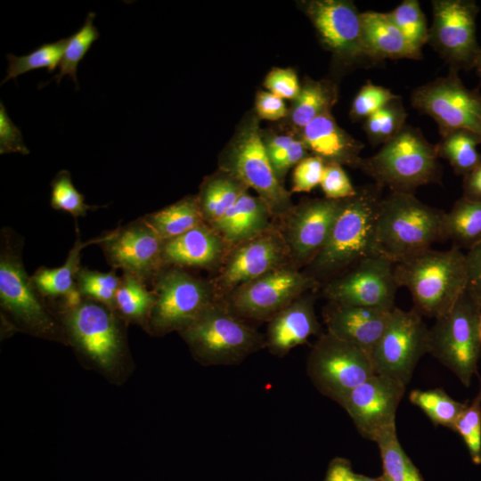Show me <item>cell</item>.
Instances as JSON below:
<instances>
[{
	"label": "cell",
	"mask_w": 481,
	"mask_h": 481,
	"mask_svg": "<svg viewBox=\"0 0 481 481\" xmlns=\"http://www.w3.org/2000/svg\"><path fill=\"white\" fill-rule=\"evenodd\" d=\"M381 197L377 184L357 189L342 201L328 240L306 266V274L319 283L340 275L362 259L378 255L375 228Z\"/></svg>",
	"instance_id": "1"
},
{
	"label": "cell",
	"mask_w": 481,
	"mask_h": 481,
	"mask_svg": "<svg viewBox=\"0 0 481 481\" xmlns=\"http://www.w3.org/2000/svg\"><path fill=\"white\" fill-rule=\"evenodd\" d=\"M398 288L411 293L413 310L436 319L447 313L467 289L466 256L453 247L449 250L427 249L395 264Z\"/></svg>",
	"instance_id": "2"
},
{
	"label": "cell",
	"mask_w": 481,
	"mask_h": 481,
	"mask_svg": "<svg viewBox=\"0 0 481 481\" xmlns=\"http://www.w3.org/2000/svg\"><path fill=\"white\" fill-rule=\"evenodd\" d=\"M445 212L419 200L413 193L391 192L382 198L375 228L378 255L394 264L445 240Z\"/></svg>",
	"instance_id": "3"
},
{
	"label": "cell",
	"mask_w": 481,
	"mask_h": 481,
	"mask_svg": "<svg viewBox=\"0 0 481 481\" xmlns=\"http://www.w3.org/2000/svg\"><path fill=\"white\" fill-rule=\"evenodd\" d=\"M359 168L392 192L413 193L420 186L440 183L442 177L436 144L408 125L377 153L363 159Z\"/></svg>",
	"instance_id": "4"
},
{
	"label": "cell",
	"mask_w": 481,
	"mask_h": 481,
	"mask_svg": "<svg viewBox=\"0 0 481 481\" xmlns=\"http://www.w3.org/2000/svg\"><path fill=\"white\" fill-rule=\"evenodd\" d=\"M481 304L465 290L429 329L428 354L469 387L481 354Z\"/></svg>",
	"instance_id": "5"
},
{
	"label": "cell",
	"mask_w": 481,
	"mask_h": 481,
	"mask_svg": "<svg viewBox=\"0 0 481 481\" xmlns=\"http://www.w3.org/2000/svg\"><path fill=\"white\" fill-rule=\"evenodd\" d=\"M182 331L196 353L210 364L239 363L265 346L263 335L217 300Z\"/></svg>",
	"instance_id": "6"
},
{
	"label": "cell",
	"mask_w": 481,
	"mask_h": 481,
	"mask_svg": "<svg viewBox=\"0 0 481 481\" xmlns=\"http://www.w3.org/2000/svg\"><path fill=\"white\" fill-rule=\"evenodd\" d=\"M306 372L316 389L338 404L376 374L370 353L328 332L313 346Z\"/></svg>",
	"instance_id": "7"
},
{
	"label": "cell",
	"mask_w": 481,
	"mask_h": 481,
	"mask_svg": "<svg viewBox=\"0 0 481 481\" xmlns=\"http://www.w3.org/2000/svg\"><path fill=\"white\" fill-rule=\"evenodd\" d=\"M224 170L257 192L273 218H284L294 208L271 164L257 122L252 120L239 133L226 158Z\"/></svg>",
	"instance_id": "8"
},
{
	"label": "cell",
	"mask_w": 481,
	"mask_h": 481,
	"mask_svg": "<svg viewBox=\"0 0 481 481\" xmlns=\"http://www.w3.org/2000/svg\"><path fill=\"white\" fill-rule=\"evenodd\" d=\"M428 338L429 329L420 314L413 309L404 311L395 306L371 352L375 373L407 386L417 363L428 354Z\"/></svg>",
	"instance_id": "9"
},
{
	"label": "cell",
	"mask_w": 481,
	"mask_h": 481,
	"mask_svg": "<svg viewBox=\"0 0 481 481\" xmlns=\"http://www.w3.org/2000/svg\"><path fill=\"white\" fill-rule=\"evenodd\" d=\"M412 106L432 118L440 135L465 129L481 135V94L464 86L458 71L426 83L413 90Z\"/></svg>",
	"instance_id": "10"
},
{
	"label": "cell",
	"mask_w": 481,
	"mask_h": 481,
	"mask_svg": "<svg viewBox=\"0 0 481 481\" xmlns=\"http://www.w3.org/2000/svg\"><path fill=\"white\" fill-rule=\"evenodd\" d=\"M431 4L433 21L428 43L450 69L475 68L481 55L477 38V4L473 0H434Z\"/></svg>",
	"instance_id": "11"
},
{
	"label": "cell",
	"mask_w": 481,
	"mask_h": 481,
	"mask_svg": "<svg viewBox=\"0 0 481 481\" xmlns=\"http://www.w3.org/2000/svg\"><path fill=\"white\" fill-rule=\"evenodd\" d=\"M318 285L313 277L286 265L236 289L227 296L226 306L239 317L271 319Z\"/></svg>",
	"instance_id": "12"
},
{
	"label": "cell",
	"mask_w": 481,
	"mask_h": 481,
	"mask_svg": "<svg viewBox=\"0 0 481 481\" xmlns=\"http://www.w3.org/2000/svg\"><path fill=\"white\" fill-rule=\"evenodd\" d=\"M22 241L6 228L1 232L0 301L1 306L18 321L39 333L54 332L55 324L49 316L41 296L21 261Z\"/></svg>",
	"instance_id": "13"
},
{
	"label": "cell",
	"mask_w": 481,
	"mask_h": 481,
	"mask_svg": "<svg viewBox=\"0 0 481 481\" xmlns=\"http://www.w3.org/2000/svg\"><path fill=\"white\" fill-rule=\"evenodd\" d=\"M164 268L153 281L151 325L160 331L183 330L216 299L211 282L181 268Z\"/></svg>",
	"instance_id": "14"
},
{
	"label": "cell",
	"mask_w": 481,
	"mask_h": 481,
	"mask_svg": "<svg viewBox=\"0 0 481 481\" xmlns=\"http://www.w3.org/2000/svg\"><path fill=\"white\" fill-rule=\"evenodd\" d=\"M394 267L384 256L365 257L329 281L323 294L330 302L391 311L398 289Z\"/></svg>",
	"instance_id": "15"
},
{
	"label": "cell",
	"mask_w": 481,
	"mask_h": 481,
	"mask_svg": "<svg viewBox=\"0 0 481 481\" xmlns=\"http://www.w3.org/2000/svg\"><path fill=\"white\" fill-rule=\"evenodd\" d=\"M289 258L283 235L275 227L232 248L211 282L216 299L225 298L245 283L288 265Z\"/></svg>",
	"instance_id": "16"
},
{
	"label": "cell",
	"mask_w": 481,
	"mask_h": 481,
	"mask_svg": "<svg viewBox=\"0 0 481 481\" xmlns=\"http://www.w3.org/2000/svg\"><path fill=\"white\" fill-rule=\"evenodd\" d=\"M406 386L375 374L350 391L338 404L352 419L358 432L376 442L395 428V413Z\"/></svg>",
	"instance_id": "17"
},
{
	"label": "cell",
	"mask_w": 481,
	"mask_h": 481,
	"mask_svg": "<svg viewBox=\"0 0 481 481\" xmlns=\"http://www.w3.org/2000/svg\"><path fill=\"white\" fill-rule=\"evenodd\" d=\"M164 241L140 217L112 230L110 236L100 245L110 265L146 283L154 281L166 266L162 258Z\"/></svg>",
	"instance_id": "18"
},
{
	"label": "cell",
	"mask_w": 481,
	"mask_h": 481,
	"mask_svg": "<svg viewBox=\"0 0 481 481\" xmlns=\"http://www.w3.org/2000/svg\"><path fill=\"white\" fill-rule=\"evenodd\" d=\"M342 201L326 198L311 200L294 207L283 218L284 227L281 232L293 266H307L322 249Z\"/></svg>",
	"instance_id": "19"
},
{
	"label": "cell",
	"mask_w": 481,
	"mask_h": 481,
	"mask_svg": "<svg viewBox=\"0 0 481 481\" xmlns=\"http://www.w3.org/2000/svg\"><path fill=\"white\" fill-rule=\"evenodd\" d=\"M306 12L323 44L333 53L346 62L367 59L361 12L352 2L309 1L306 4Z\"/></svg>",
	"instance_id": "20"
},
{
	"label": "cell",
	"mask_w": 481,
	"mask_h": 481,
	"mask_svg": "<svg viewBox=\"0 0 481 481\" xmlns=\"http://www.w3.org/2000/svg\"><path fill=\"white\" fill-rule=\"evenodd\" d=\"M65 307L66 324L74 341L94 360L110 365L120 349L119 331L111 308L85 298Z\"/></svg>",
	"instance_id": "21"
},
{
	"label": "cell",
	"mask_w": 481,
	"mask_h": 481,
	"mask_svg": "<svg viewBox=\"0 0 481 481\" xmlns=\"http://www.w3.org/2000/svg\"><path fill=\"white\" fill-rule=\"evenodd\" d=\"M391 311L330 302L323 307L327 332L370 353L383 334Z\"/></svg>",
	"instance_id": "22"
},
{
	"label": "cell",
	"mask_w": 481,
	"mask_h": 481,
	"mask_svg": "<svg viewBox=\"0 0 481 481\" xmlns=\"http://www.w3.org/2000/svg\"><path fill=\"white\" fill-rule=\"evenodd\" d=\"M315 297L305 293L270 319L265 346L276 356L286 355L292 348L319 334L321 325L314 311Z\"/></svg>",
	"instance_id": "23"
},
{
	"label": "cell",
	"mask_w": 481,
	"mask_h": 481,
	"mask_svg": "<svg viewBox=\"0 0 481 481\" xmlns=\"http://www.w3.org/2000/svg\"><path fill=\"white\" fill-rule=\"evenodd\" d=\"M306 149L325 164L335 163L359 168L363 144L352 137L336 123L330 112H326L301 130Z\"/></svg>",
	"instance_id": "24"
},
{
	"label": "cell",
	"mask_w": 481,
	"mask_h": 481,
	"mask_svg": "<svg viewBox=\"0 0 481 481\" xmlns=\"http://www.w3.org/2000/svg\"><path fill=\"white\" fill-rule=\"evenodd\" d=\"M272 218L273 216L265 202L245 191L210 227L222 238L226 247L232 249L274 227Z\"/></svg>",
	"instance_id": "25"
},
{
	"label": "cell",
	"mask_w": 481,
	"mask_h": 481,
	"mask_svg": "<svg viewBox=\"0 0 481 481\" xmlns=\"http://www.w3.org/2000/svg\"><path fill=\"white\" fill-rule=\"evenodd\" d=\"M226 245L222 238L203 223L186 232L164 241V265L210 267L221 260Z\"/></svg>",
	"instance_id": "26"
},
{
	"label": "cell",
	"mask_w": 481,
	"mask_h": 481,
	"mask_svg": "<svg viewBox=\"0 0 481 481\" xmlns=\"http://www.w3.org/2000/svg\"><path fill=\"white\" fill-rule=\"evenodd\" d=\"M361 20L363 45L368 61L421 58V53L412 47L387 12L366 11L361 12Z\"/></svg>",
	"instance_id": "27"
},
{
	"label": "cell",
	"mask_w": 481,
	"mask_h": 481,
	"mask_svg": "<svg viewBox=\"0 0 481 481\" xmlns=\"http://www.w3.org/2000/svg\"><path fill=\"white\" fill-rule=\"evenodd\" d=\"M76 232L77 239L74 246L61 266L56 268L39 267L30 276L36 289L43 298L61 297L64 298L77 290L76 276L81 268L79 266L81 250L89 245L102 243L111 234L110 231L100 237L82 241L77 227Z\"/></svg>",
	"instance_id": "28"
},
{
	"label": "cell",
	"mask_w": 481,
	"mask_h": 481,
	"mask_svg": "<svg viewBox=\"0 0 481 481\" xmlns=\"http://www.w3.org/2000/svg\"><path fill=\"white\" fill-rule=\"evenodd\" d=\"M143 218L163 240L175 238L205 223L198 198L193 196H187Z\"/></svg>",
	"instance_id": "29"
},
{
	"label": "cell",
	"mask_w": 481,
	"mask_h": 481,
	"mask_svg": "<svg viewBox=\"0 0 481 481\" xmlns=\"http://www.w3.org/2000/svg\"><path fill=\"white\" fill-rule=\"evenodd\" d=\"M444 232L445 240L460 249L469 250L481 242V201L460 198L445 213Z\"/></svg>",
	"instance_id": "30"
},
{
	"label": "cell",
	"mask_w": 481,
	"mask_h": 481,
	"mask_svg": "<svg viewBox=\"0 0 481 481\" xmlns=\"http://www.w3.org/2000/svg\"><path fill=\"white\" fill-rule=\"evenodd\" d=\"M247 189L226 172L205 181L197 197L205 224L210 226L218 221Z\"/></svg>",
	"instance_id": "31"
},
{
	"label": "cell",
	"mask_w": 481,
	"mask_h": 481,
	"mask_svg": "<svg viewBox=\"0 0 481 481\" xmlns=\"http://www.w3.org/2000/svg\"><path fill=\"white\" fill-rule=\"evenodd\" d=\"M436 144L437 156L446 159L458 175H466L481 162L477 147L481 135L465 129H454L440 135Z\"/></svg>",
	"instance_id": "32"
},
{
	"label": "cell",
	"mask_w": 481,
	"mask_h": 481,
	"mask_svg": "<svg viewBox=\"0 0 481 481\" xmlns=\"http://www.w3.org/2000/svg\"><path fill=\"white\" fill-rule=\"evenodd\" d=\"M337 99L335 87L325 81H306L294 100L291 121L302 130L319 116L330 112Z\"/></svg>",
	"instance_id": "33"
},
{
	"label": "cell",
	"mask_w": 481,
	"mask_h": 481,
	"mask_svg": "<svg viewBox=\"0 0 481 481\" xmlns=\"http://www.w3.org/2000/svg\"><path fill=\"white\" fill-rule=\"evenodd\" d=\"M382 462V481H424L419 469L404 451L396 428L382 435L375 442Z\"/></svg>",
	"instance_id": "34"
},
{
	"label": "cell",
	"mask_w": 481,
	"mask_h": 481,
	"mask_svg": "<svg viewBox=\"0 0 481 481\" xmlns=\"http://www.w3.org/2000/svg\"><path fill=\"white\" fill-rule=\"evenodd\" d=\"M412 404L419 407L436 426L453 429L466 403L452 399L442 388L414 389L409 395Z\"/></svg>",
	"instance_id": "35"
},
{
	"label": "cell",
	"mask_w": 481,
	"mask_h": 481,
	"mask_svg": "<svg viewBox=\"0 0 481 481\" xmlns=\"http://www.w3.org/2000/svg\"><path fill=\"white\" fill-rule=\"evenodd\" d=\"M156 302L153 290L134 275L124 273L115 298V308L125 317L142 320L151 315Z\"/></svg>",
	"instance_id": "36"
},
{
	"label": "cell",
	"mask_w": 481,
	"mask_h": 481,
	"mask_svg": "<svg viewBox=\"0 0 481 481\" xmlns=\"http://www.w3.org/2000/svg\"><path fill=\"white\" fill-rule=\"evenodd\" d=\"M407 113L400 96L387 102L363 121V130L372 145L385 144L405 126Z\"/></svg>",
	"instance_id": "37"
},
{
	"label": "cell",
	"mask_w": 481,
	"mask_h": 481,
	"mask_svg": "<svg viewBox=\"0 0 481 481\" xmlns=\"http://www.w3.org/2000/svg\"><path fill=\"white\" fill-rule=\"evenodd\" d=\"M95 13L90 12L83 26L72 36L67 38V45L59 64V72L53 76V79L59 84L61 79L68 75L73 80L77 89L78 82L77 78V68L80 61L83 60L91 45L99 38V32L94 25Z\"/></svg>",
	"instance_id": "38"
},
{
	"label": "cell",
	"mask_w": 481,
	"mask_h": 481,
	"mask_svg": "<svg viewBox=\"0 0 481 481\" xmlns=\"http://www.w3.org/2000/svg\"><path fill=\"white\" fill-rule=\"evenodd\" d=\"M67 45V38L60 39L53 43H45L41 45L33 52L23 56H16L8 53L7 74L2 80L3 85L9 79H16L30 70L45 68L51 73L55 70L60 64Z\"/></svg>",
	"instance_id": "39"
},
{
	"label": "cell",
	"mask_w": 481,
	"mask_h": 481,
	"mask_svg": "<svg viewBox=\"0 0 481 481\" xmlns=\"http://www.w3.org/2000/svg\"><path fill=\"white\" fill-rule=\"evenodd\" d=\"M387 15L412 47L421 53L423 45L428 43V28L420 3L417 0H404Z\"/></svg>",
	"instance_id": "40"
},
{
	"label": "cell",
	"mask_w": 481,
	"mask_h": 481,
	"mask_svg": "<svg viewBox=\"0 0 481 481\" xmlns=\"http://www.w3.org/2000/svg\"><path fill=\"white\" fill-rule=\"evenodd\" d=\"M121 282L114 271L101 273L81 267L76 276V284L81 296L115 308V298Z\"/></svg>",
	"instance_id": "41"
},
{
	"label": "cell",
	"mask_w": 481,
	"mask_h": 481,
	"mask_svg": "<svg viewBox=\"0 0 481 481\" xmlns=\"http://www.w3.org/2000/svg\"><path fill=\"white\" fill-rule=\"evenodd\" d=\"M463 439L474 464H481V380L477 394L466 404L453 427Z\"/></svg>",
	"instance_id": "42"
},
{
	"label": "cell",
	"mask_w": 481,
	"mask_h": 481,
	"mask_svg": "<svg viewBox=\"0 0 481 481\" xmlns=\"http://www.w3.org/2000/svg\"><path fill=\"white\" fill-rule=\"evenodd\" d=\"M51 207L61 210L72 216H85L86 212L98 207H91L85 202L83 194L73 185L70 173L68 170L59 171L51 182Z\"/></svg>",
	"instance_id": "43"
},
{
	"label": "cell",
	"mask_w": 481,
	"mask_h": 481,
	"mask_svg": "<svg viewBox=\"0 0 481 481\" xmlns=\"http://www.w3.org/2000/svg\"><path fill=\"white\" fill-rule=\"evenodd\" d=\"M396 97L389 89L367 81L352 102L350 117L355 121L364 120Z\"/></svg>",
	"instance_id": "44"
},
{
	"label": "cell",
	"mask_w": 481,
	"mask_h": 481,
	"mask_svg": "<svg viewBox=\"0 0 481 481\" xmlns=\"http://www.w3.org/2000/svg\"><path fill=\"white\" fill-rule=\"evenodd\" d=\"M320 185L330 200H345L357 193L342 166L335 163L325 164Z\"/></svg>",
	"instance_id": "45"
},
{
	"label": "cell",
	"mask_w": 481,
	"mask_h": 481,
	"mask_svg": "<svg viewBox=\"0 0 481 481\" xmlns=\"http://www.w3.org/2000/svg\"><path fill=\"white\" fill-rule=\"evenodd\" d=\"M325 162L317 156L302 159L295 167L292 179L293 192H309L321 183Z\"/></svg>",
	"instance_id": "46"
},
{
	"label": "cell",
	"mask_w": 481,
	"mask_h": 481,
	"mask_svg": "<svg viewBox=\"0 0 481 481\" xmlns=\"http://www.w3.org/2000/svg\"><path fill=\"white\" fill-rule=\"evenodd\" d=\"M268 92L281 99L295 100L301 90L298 77L291 69H274L265 79Z\"/></svg>",
	"instance_id": "47"
},
{
	"label": "cell",
	"mask_w": 481,
	"mask_h": 481,
	"mask_svg": "<svg viewBox=\"0 0 481 481\" xmlns=\"http://www.w3.org/2000/svg\"><path fill=\"white\" fill-rule=\"evenodd\" d=\"M29 154L20 130L9 118L3 102L0 104V153Z\"/></svg>",
	"instance_id": "48"
},
{
	"label": "cell",
	"mask_w": 481,
	"mask_h": 481,
	"mask_svg": "<svg viewBox=\"0 0 481 481\" xmlns=\"http://www.w3.org/2000/svg\"><path fill=\"white\" fill-rule=\"evenodd\" d=\"M307 149L301 139H296L287 148L269 156L275 175L281 181L287 170L307 157Z\"/></svg>",
	"instance_id": "49"
},
{
	"label": "cell",
	"mask_w": 481,
	"mask_h": 481,
	"mask_svg": "<svg viewBox=\"0 0 481 481\" xmlns=\"http://www.w3.org/2000/svg\"><path fill=\"white\" fill-rule=\"evenodd\" d=\"M468 273L467 291L481 304V242L465 254Z\"/></svg>",
	"instance_id": "50"
},
{
	"label": "cell",
	"mask_w": 481,
	"mask_h": 481,
	"mask_svg": "<svg viewBox=\"0 0 481 481\" xmlns=\"http://www.w3.org/2000/svg\"><path fill=\"white\" fill-rule=\"evenodd\" d=\"M256 110L259 118L278 120L287 116L284 100L270 92H260L256 100Z\"/></svg>",
	"instance_id": "51"
},
{
	"label": "cell",
	"mask_w": 481,
	"mask_h": 481,
	"mask_svg": "<svg viewBox=\"0 0 481 481\" xmlns=\"http://www.w3.org/2000/svg\"><path fill=\"white\" fill-rule=\"evenodd\" d=\"M462 197L475 201H481V162L463 176Z\"/></svg>",
	"instance_id": "52"
},
{
	"label": "cell",
	"mask_w": 481,
	"mask_h": 481,
	"mask_svg": "<svg viewBox=\"0 0 481 481\" xmlns=\"http://www.w3.org/2000/svg\"><path fill=\"white\" fill-rule=\"evenodd\" d=\"M351 470L349 461L335 458L330 461L323 481H348V474Z\"/></svg>",
	"instance_id": "53"
},
{
	"label": "cell",
	"mask_w": 481,
	"mask_h": 481,
	"mask_svg": "<svg viewBox=\"0 0 481 481\" xmlns=\"http://www.w3.org/2000/svg\"><path fill=\"white\" fill-rule=\"evenodd\" d=\"M295 140L296 138L291 135H281L274 136L267 143H265L268 157L287 148Z\"/></svg>",
	"instance_id": "54"
},
{
	"label": "cell",
	"mask_w": 481,
	"mask_h": 481,
	"mask_svg": "<svg viewBox=\"0 0 481 481\" xmlns=\"http://www.w3.org/2000/svg\"><path fill=\"white\" fill-rule=\"evenodd\" d=\"M348 481H382L380 477H371L364 475L355 473L351 470L348 474Z\"/></svg>",
	"instance_id": "55"
},
{
	"label": "cell",
	"mask_w": 481,
	"mask_h": 481,
	"mask_svg": "<svg viewBox=\"0 0 481 481\" xmlns=\"http://www.w3.org/2000/svg\"><path fill=\"white\" fill-rule=\"evenodd\" d=\"M475 68H476V70H477V73L478 77L481 79V55L479 56Z\"/></svg>",
	"instance_id": "56"
},
{
	"label": "cell",
	"mask_w": 481,
	"mask_h": 481,
	"mask_svg": "<svg viewBox=\"0 0 481 481\" xmlns=\"http://www.w3.org/2000/svg\"><path fill=\"white\" fill-rule=\"evenodd\" d=\"M479 330H480V337H481V318H480Z\"/></svg>",
	"instance_id": "57"
}]
</instances>
